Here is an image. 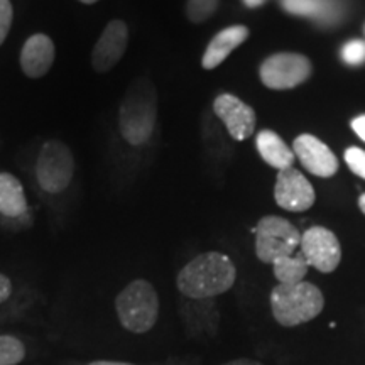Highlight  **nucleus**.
I'll use <instances>...</instances> for the list:
<instances>
[{"label": "nucleus", "instance_id": "1", "mask_svg": "<svg viewBox=\"0 0 365 365\" xmlns=\"http://www.w3.org/2000/svg\"><path fill=\"white\" fill-rule=\"evenodd\" d=\"M237 277L235 264L228 255L210 250L196 255L178 272L176 286L185 299L182 317L191 333H212L215 313L212 301L232 289Z\"/></svg>", "mask_w": 365, "mask_h": 365}, {"label": "nucleus", "instance_id": "2", "mask_svg": "<svg viewBox=\"0 0 365 365\" xmlns=\"http://www.w3.org/2000/svg\"><path fill=\"white\" fill-rule=\"evenodd\" d=\"M158 118V98L149 80H137L127 90L118 108V129L127 143L143 145L153 135Z\"/></svg>", "mask_w": 365, "mask_h": 365}, {"label": "nucleus", "instance_id": "3", "mask_svg": "<svg viewBox=\"0 0 365 365\" xmlns=\"http://www.w3.org/2000/svg\"><path fill=\"white\" fill-rule=\"evenodd\" d=\"M115 317L118 325L132 335H144L156 327L159 319V294L145 279H134L115 296Z\"/></svg>", "mask_w": 365, "mask_h": 365}, {"label": "nucleus", "instance_id": "4", "mask_svg": "<svg viewBox=\"0 0 365 365\" xmlns=\"http://www.w3.org/2000/svg\"><path fill=\"white\" fill-rule=\"evenodd\" d=\"M325 308V296L312 282L277 284L271 293L272 317L281 327H298L312 322Z\"/></svg>", "mask_w": 365, "mask_h": 365}, {"label": "nucleus", "instance_id": "5", "mask_svg": "<svg viewBox=\"0 0 365 365\" xmlns=\"http://www.w3.org/2000/svg\"><path fill=\"white\" fill-rule=\"evenodd\" d=\"M252 232L255 234V254L259 261L266 264L293 255L299 247V230L281 217L269 215L261 218Z\"/></svg>", "mask_w": 365, "mask_h": 365}, {"label": "nucleus", "instance_id": "6", "mask_svg": "<svg viewBox=\"0 0 365 365\" xmlns=\"http://www.w3.org/2000/svg\"><path fill=\"white\" fill-rule=\"evenodd\" d=\"M75 175V158L71 149L61 140H48L39 150L36 161V178L46 193H63Z\"/></svg>", "mask_w": 365, "mask_h": 365}, {"label": "nucleus", "instance_id": "7", "mask_svg": "<svg viewBox=\"0 0 365 365\" xmlns=\"http://www.w3.org/2000/svg\"><path fill=\"white\" fill-rule=\"evenodd\" d=\"M262 83L271 90H289L307 81L312 75V63L296 53H277L261 66Z\"/></svg>", "mask_w": 365, "mask_h": 365}, {"label": "nucleus", "instance_id": "8", "mask_svg": "<svg viewBox=\"0 0 365 365\" xmlns=\"http://www.w3.org/2000/svg\"><path fill=\"white\" fill-rule=\"evenodd\" d=\"M301 254L308 266L319 272H333L341 261V247L336 235L325 227H312L301 235Z\"/></svg>", "mask_w": 365, "mask_h": 365}, {"label": "nucleus", "instance_id": "9", "mask_svg": "<svg viewBox=\"0 0 365 365\" xmlns=\"http://www.w3.org/2000/svg\"><path fill=\"white\" fill-rule=\"evenodd\" d=\"M274 198L286 212H307L314 205L317 195L304 175L294 168H287L277 173Z\"/></svg>", "mask_w": 365, "mask_h": 365}, {"label": "nucleus", "instance_id": "10", "mask_svg": "<svg viewBox=\"0 0 365 365\" xmlns=\"http://www.w3.org/2000/svg\"><path fill=\"white\" fill-rule=\"evenodd\" d=\"M129 29L124 21H110L93 46L91 66L97 73H108L125 54Z\"/></svg>", "mask_w": 365, "mask_h": 365}, {"label": "nucleus", "instance_id": "11", "mask_svg": "<svg viewBox=\"0 0 365 365\" xmlns=\"http://www.w3.org/2000/svg\"><path fill=\"white\" fill-rule=\"evenodd\" d=\"M213 110L217 117L225 124L228 134L235 140H245L255 130V112L254 108L237 98L235 95L222 93L213 102Z\"/></svg>", "mask_w": 365, "mask_h": 365}, {"label": "nucleus", "instance_id": "12", "mask_svg": "<svg viewBox=\"0 0 365 365\" xmlns=\"http://www.w3.org/2000/svg\"><path fill=\"white\" fill-rule=\"evenodd\" d=\"M293 153L314 176L330 178L339 171V159L333 150L312 134H301L294 139Z\"/></svg>", "mask_w": 365, "mask_h": 365}, {"label": "nucleus", "instance_id": "13", "mask_svg": "<svg viewBox=\"0 0 365 365\" xmlns=\"http://www.w3.org/2000/svg\"><path fill=\"white\" fill-rule=\"evenodd\" d=\"M29 207L22 182L11 173H0V217L12 223V228L29 227Z\"/></svg>", "mask_w": 365, "mask_h": 365}, {"label": "nucleus", "instance_id": "14", "mask_svg": "<svg viewBox=\"0 0 365 365\" xmlns=\"http://www.w3.org/2000/svg\"><path fill=\"white\" fill-rule=\"evenodd\" d=\"M54 56H56V49H54L53 39L43 33L33 34L22 46L21 70L33 80L43 78L51 70Z\"/></svg>", "mask_w": 365, "mask_h": 365}, {"label": "nucleus", "instance_id": "15", "mask_svg": "<svg viewBox=\"0 0 365 365\" xmlns=\"http://www.w3.org/2000/svg\"><path fill=\"white\" fill-rule=\"evenodd\" d=\"M249 38V29L245 26H232L213 36L202 58L205 70H215L225 59L230 56L234 49L239 48Z\"/></svg>", "mask_w": 365, "mask_h": 365}, {"label": "nucleus", "instance_id": "16", "mask_svg": "<svg viewBox=\"0 0 365 365\" xmlns=\"http://www.w3.org/2000/svg\"><path fill=\"white\" fill-rule=\"evenodd\" d=\"M33 296L17 291L16 282L7 274L0 272V325L24 318L33 307Z\"/></svg>", "mask_w": 365, "mask_h": 365}, {"label": "nucleus", "instance_id": "17", "mask_svg": "<svg viewBox=\"0 0 365 365\" xmlns=\"http://www.w3.org/2000/svg\"><path fill=\"white\" fill-rule=\"evenodd\" d=\"M255 148H257L261 158L266 161L269 166L276 168V170H287V168H293L294 163V153L293 149L287 145L284 140L281 139L279 134H276L274 130H261L255 139Z\"/></svg>", "mask_w": 365, "mask_h": 365}, {"label": "nucleus", "instance_id": "18", "mask_svg": "<svg viewBox=\"0 0 365 365\" xmlns=\"http://www.w3.org/2000/svg\"><path fill=\"white\" fill-rule=\"evenodd\" d=\"M34 352V346L26 335L0 331V365H22Z\"/></svg>", "mask_w": 365, "mask_h": 365}, {"label": "nucleus", "instance_id": "19", "mask_svg": "<svg viewBox=\"0 0 365 365\" xmlns=\"http://www.w3.org/2000/svg\"><path fill=\"white\" fill-rule=\"evenodd\" d=\"M308 269L309 266L307 259L301 252L286 255V257H281L272 262L274 276L279 281V284H298L304 279Z\"/></svg>", "mask_w": 365, "mask_h": 365}, {"label": "nucleus", "instance_id": "20", "mask_svg": "<svg viewBox=\"0 0 365 365\" xmlns=\"http://www.w3.org/2000/svg\"><path fill=\"white\" fill-rule=\"evenodd\" d=\"M220 0H188L186 2V17L195 24L205 22L213 16Z\"/></svg>", "mask_w": 365, "mask_h": 365}, {"label": "nucleus", "instance_id": "21", "mask_svg": "<svg viewBox=\"0 0 365 365\" xmlns=\"http://www.w3.org/2000/svg\"><path fill=\"white\" fill-rule=\"evenodd\" d=\"M282 7L296 16H319L325 12V0H281Z\"/></svg>", "mask_w": 365, "mask_h": 365}, {"label": "nucleus", "instance_id": "22", "mask_svg": "<svg viewBox=\"0 0 365 365\" xmlns=\"http://www.w3.org/2000/svg\"><path fill=\"white\" fill-rule=\"evenodd\" d=\"M341 59L350 66L362 65L365 61V43L360 39L349 41L344 48H341Z\"/></svg>", "mask_w": 365, "mask_h": 365}, {"label": "nucleus", "instance_id": "23", "mask_svg": "<svg viewBox=\"0 0 365 365\" xmlns=\"http://www.w3.org/2000/svg\"><path fill=\"white\" fill-rule=\"evenodd\" d=\"M345 163L350 171L365 180V150L360 148H349L345 150Z\"/></svg>", "mask_w": 365, "mask_h": 365}, {"label": "nucleus", "instance_id": "24", "mask_svg": "<svg viewBox=\"0 0 365 365\" xmlns=\"http://www.w3.org/2000/svg\"><path fill=\"white\" fill-rule=\"evenodd\" d=\"M14 9L11 0H0V46L7 39L9 31L12 27Z\"/></svg>", "mask_w": 365, "mask_h": 365}, {"label": "nucleus", "instance_id": "25", "mask_svg": "<svg viewBox=\"0 0 365 365\" xmlns=\"http://www.w3.org/2000/svg\"><path fill=\"white\" fill-rule=\"evenodd\" d=\"M63 365H143L127 360H112V359H91V360H66ZM161 365H186V364H161Z\"/></svg>", "mask_w": 365, "mask_h": 365}, {"label": "nucleus", "instance_id": "26", "mask_svg": "<svg viewBox=\"0 0 365 365\" xmlns=\"http://www.w3.org/2000/svg\"><path fill=\"white\" fill-rule=\"evenodd\" d=\"M352 129L365 143V115H359L352 120Z\"/></svg>", "mask_w": 365, "mask_h": 365}, {"label": "nucleus", "instance_id": "27", "mask_svg": "<svg viewBox=\"0 0 365 365\" xmlns=\"http://www.w3.org/2000/svg\"><path fill=\"white\" fill-rule=\"evenodd\" d=\"M222 365H262V364L257 362V360H252V359H235V360H230V362H225Z\"/></svg>", "mask_w": 365, "mask_h": 365}, {"label": "nucleus", "instance_id": "28", "mask_svg": "<svg viewBox=\"0 0 365 365\" xmlns=\"http://www.w3.org/2000/svg\"><path fill=\"white\" fill-rule=\"evenodd\" d=\"M244 2L247 7H259V6H262L266 0H244Z\"/></svg>", "mask_w": 365, "mask_h": 365}, {"label": "nucleus", "instance_id": "29", "mask_svg": "<svg viewBox=\"0 0 365 365\" xmlns=\"http://www.w3.org/2000/svg\"><path fill=\"white\" fill-rule=\"evenodd\" d=\"M359 207H360V210H362V213L365 215V193L359 198Z\"/></svg>", "mask_w": 365, "mask_h": 365}, {"label": "nucleus", "instance_id": "30", "mask_svg": "<svg viewBox=\"0 0 365 365\" xmlns=\"http://www.w3.org/2000/svg\"><path fill=\"white\" fill-rule=\"evenodd\" d=\"M80 2H83V4H88V6H91V4L98 2V0H80Z\"/></svg>", "mask_w": 365, "mask_h": 365}]
</instances>
